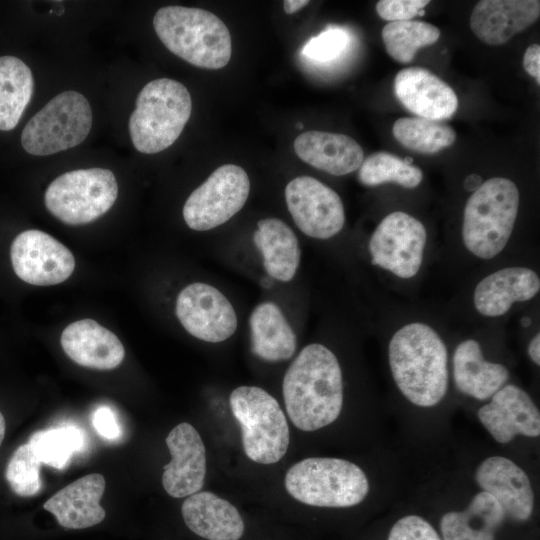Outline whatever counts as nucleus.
Here are the masks:
<instances>
[{"label":"nucleus","mask_w":540,"mask_h":540,"mask_svg":"<svg viewBox=\"0 0 540 540\" xmlns=\"http://www.w3.org/2000/svg\"><path fill=\"white\" fill-rule=\"evenodd\" d=\"M282 392L298 429L316 431L333 423L343 405V377L335 354L320 343L306 345L286 370Z\"/></svg>","instance_id":"obj_1"},{"label":"nucleus","mask_w":540,"mask_h":540,"mask_svg":"<svg viewBox=\"0 0 540 540\" xmlns=\"http://www.w3.org/2000/svg\"><path fill=\"white\" fill-rule=\"evenodd\" d=\"M392 377L402 395L419 407H433L448 389V353L428 324L412 322L398 329L388 346Z\"/></svg>","instance_id":"obj_2"},{"label":"nucleus","mask_w":540,"mask_h":540,"mask_svg":"<svg viewBox=\"0 0 540 540\" xmlns=\"http://www.w3.org/2000/svg\"><path fill=\"white\" fill-rule=\"evenodd\" d=\"M153 26L164 46L193 66L220 69L231 58L230 32L212 12L178 5L165 6L156 12Z\"/></svg>","instance_id":"obj_3"},{"label":"nucleus","mask_w":540,"mask_h":540,"mask_svg":"<svg viewBox=\"0 0 540 540\" xmlns=\"http://www.w3.org/2000/svg\"><path fill=\"white\" fill-rule=\"evenodd\" d=\"M520 203L516 184L507 178L484 181L468 198L462 223L466 249L481 259H492L507 245Z\"/></svg>","instance_id":"obj_4"},{"label":"nucleus","mask_w":540,"mask_h":540,"mask_svg":"<svg viewBox=\"0 0 540 540\" xmlns=\"http://www.w3.org/2000/svg\"><path fill=\"white\" fill-rule=\"evenodd\" d=\"M192 110L188 89L180 82L159 78L139 92L129 119L136 150L154 154L170 147L181 135Z\"/></svg>","instance_id":"obj_5"},{"label":"nucleus","mask_w":540,"mask_h":540,"mask_svg":"<svg viewBox=\"0 0 540 540\" xmlns=\"http://www.w3.org/2000/svg\"><path fill=\"white\" fill-rule=\"evenodd\" d=\"M284 484L294 499L315 507H352L369 492L368 478L358 465L331 457H310L293 464Z\"/></svg>","instance_id":"obj_6"},{"label":"nucleus","mask_w":540,"mask_h":540,"mask_svg":"<svg viewBox=\"0 0 540 540\" xmlns=\"http://www.w3.org/2000/svg\"><path fill=\"white\" fill-rule=\"evenodd\" d=\"M233 416L241 428L245 455L259 464H274L286 454L290 433L277 400L257 386H239L229 398Z\"/></svg>","instance_id":"obj_7"},{"label":"nucleus","mask_w":540,"mask_h":540,"mask_svg":"<svg viewBox=\"0 0 540 540\" xmlns=\"http://www.w3.org/2000/svg\"><path fill=\"white\" fill-rule=\"evenodd\" d=\"M118 185L112 171L104 168L66 172L47 187V210L68 225H84L103 216L113 206Z\"/></svg>","instance_id":"obj_8"},{"label":"nucleus","mask_w":540,"mask_h":540,"mask_svg":"<svg viewBox=\"0 0 540 540\" xmlns=\"http://www.w3.org/2000/svg\"><path fill=\"white\" fill-rule=\"evenodd\" d=\"M91 127L88 100L79 92L64 91L28 121L21 134V144L29 154L47 156L79 145Z\"/></svg>","instance_id":"obj_9"},{"label":"nucleus","mask_w":540,"mask_h":540,"mask_svg":"<svg viewBox=\"0 0 540 540\" xmlns=\"http://www.w3.org/2000/svg\"><path fill=\"white\" fill-rule=\"evenodd\" d=\"M250 192L247 172L235 164L218 167L187 198L183 218L195 231L214 229L237 214Z\"/></svg>","instance_id":"obj_10"},{"label":"nucleus","mask_w":540,"mask_h":540,"mask_svg":"<svg viewBox=\"0 0 540 540\" xmlns=\"http://www.w3.org/2000/svg\"><path fill=\"white\" fill-rule=\"evenodd\" d=\"M426 240L421 221L402 211L392 212L381 220L369 239L371 263L397 277L411 278L422 265Z\"/></svg>","instance_id":"obj_11"},{"label":"nucleus","mask_w":540,"mask_h":540,"mask_svg":"<svg viewBox=\"0 0 540 540\" xmlns=\"http://www.w3.org/2000/svg\"><path fill=\"white\" fill-rule=\"evenodd\" d=\"M288 211L306 236L326 240L337 235L345 224L340 196L311 176H299L285 187Z\"/></svg>","instance_id":"obj_12"},{"label":"nucleus","mask_w":540,"mask_h":540,"mask_svg":"<svg viewBox=\"0 0 540 540\" xmlns=\"http://www.w3.org/2000/svg\"><path fill=\"white\" fill-rule=\"evenodd\" d=\"M176 316L193 337L210 343L230 338L236 331V311L228 298L216 287L194 282L178 294Z\"/></svg>","instance_id":"obj_13"},{"label":"nucleus","mask_w":540,"mask_h":540,"mask_svg":"<svg viewBox=\"0 0 540 540\" xmlns=\"http://www.w3.org/2000/svg\"><path fill=\"white\" fill-rule=\"evenodd\" d=\"M10 258L15 274L31 285L62 283L75 269L71 251L51 235L36 229L23 231L15 237Z\"/></svg>","instance_id":"obj_14"},{"label":"nucleus","mask_w":540,"mask_h":540,"mask_svg":"<svg viewBox=\"0 0 540 540\" xmlns=\"http://www.w3.org/2000/svg\"><path fill=\"white\" fill-rule=\"evenodd\" d=\"M165 441L171 461L163 468L164 490L174 498L199 492L206 475V451L198 431L190 423L182 422Z\"/></svg>","instance_id":"obj_15"},{"label":"nucleus","mask_w":540,"mask_h":540,"mask_svg":"<svg viewBox=\"0 0 540 540\" xmlns=\"http://www.w3.org/2000/svg\"><path fill=\"white\" fill-rule=\"evenodd\" d=\"M477 416L481 424L501 444L516 435L538 437L540 413L531 397L520 387L508 384L501 387Z\"/></svg>","instance_id":"obj_16"},{"label":"nucleus","mask_w":540,"mask_h":540,"mask_svg":"<svg viewBox=\"0 0 540 540\" xmlns=\"http://www.w3.org/2000/svg\"><path fill=\"white\" fill-rule=\"evenodd\" d=\"M475 480L482 491L490 494L511 519L527 521L533 513L535 497L526 472L512 460L491 456L476 469Z\"/></svg>","instance_id":"obj_17"},{"label":"nucleus","mask_w":540,"mask_h":540,"mask_svg":"<svg viewBox=\"0 0 540 540\" xmlns=\"http://www.w3.org/2000/svg\"><path fill=\"white\" fill-rule=\"evenodd\" d=\"M394 91L400 103L421 118L435 121L448 119L458 107L454 90L423 67L400 70L394 79Z\"/></svg>","instance_id":"obj_18"},{"label":"nucleus","mask_w":540,"mask_h":540,"mask_svg":"<svg viewBox=\"0 0 540 540\" xmlns=\"http://www.w3.org/2000/svg\"><path fill=\"white\" fill-rule=\"evenodd\" d=\"M539 16L538 0H482L471 12L470 27L485 44L499 46L533 25Z\"/></svg>","instance_id":"obj_19"},{"label":"nucleus","mask_w":540,"mask_h":540,"mask_svg":"<svg viewBox=\"0 0 540 540\" xmlns=\"http://www.w3.org/2000/svg\"><path fill=\"white\" fill-rule=\"evenodd\" d=\"M60 343L72 361L91 369H114L125 356L119 338L92 319H82L67 325L61 334Z\"/></svg>","instance_id":"obj_20"},{"label":"nucleus","mask_w":540,"mask_h":540,"mask_svg":"<svg viewBox=\"0 0 540 540\" xmlns=\"http://www.w3.org/2000/svg\"><path fill=\"white\" fill-rule=\"evenodd\" d=\"M102 474L92 473L65 486L43 505L64 528L83 529L99 524L106 512L100 505L105 490Z\"/></svg>","instance_id":"obj_21"},{"label":"nucleus","mask_w":540,"mask_h":540,"mask_svg":"<svg viewBox=\"0 0 540 540\" xmlns=\"http://www.w3.org/2000/svg\"><path fill=\"white\" fill-rule=\"evenodd\" d=\"M540 290V279L526 267H507L484 277L476 286L473 302L483 316L498 317L516 302L532 299Z\"/></svg>","instance_id":"obj_22"},{"label":"nucleus","mask_w":540,"mask_h":540,"mask_svg":"<svg viewBox=\"0 0 540 540\" xmlns=\"http://www.w3.org/2000/svg\"><path fill=\"white\" fill-rule=\"evenodd\" d=\"M293 146L302 161L336 176L356 171L364 160L361 146L340 133L306 131L296 137Z\"/></svg>","instance_id":"obj_23"},{"label":"nucleus","mask_w":540,"mask_h":540,"mask_svg":"<svg viewBox=\"0 0 540 540\" xmlns=\"http://www.w3.org/2000/svg\"><path fill=\"white\" fill-rule=\"evenodd\" d=\"M181 513L186 526L207 540H239L244 533V521L236 507L209 491L187 496Z\"/></svg>","instance_id":"obj_24"},{"label":"nucleus","mask_w":540,"mask_h":540,"mask_svg":"<svg viewBox=\"0 0 540 540\" xmlns=\"http://www.w3.org/2000/svg\"><path fill=\"white\" fill-rule=\"evenodd\" d=\"M453 377L457 389L477 400L491 398L509 379L508 369L485 360L480 344L467 339L455 348Z\"/></svg>","instance_id":"obj_25"},{"label":"nucleus","mask_w":540,"mask_h":540,"mask_svg":"<svg viewBox=\"0 0 540 540\" xmlns=\"http://www.w3.org/2000/svg\"><path fill=\"white\" fill-rule=\"evenodd\" d=\"M249 328L251 350L258 358L268 362H282L294 355L296 334L276 303H259L250 314Z\"/></svg>","instance_id":"obj_26"},{"label":"nucleus","mask_w":540,"mask_h":540,"mask_svg":"<svg viewBox=\"0 0 540 540\" xmlns=\"http://www.w3.org/2000/svg\"><path fill=\"white\" fill-rule=\"evenodd\" d=\"M253 241L262 255L268 276L280 282H289L295 277L300 265L301 249L296 234L283 220H259Z\"/></svg>","instance_id":"obj_27"},{"label":"nucleus","mask_w":540,"mask_h":540,"mask_svg":"<svg viewBox=\"0 0 540 540\" xmlns=\"http://www.w3.org/2000/svg\"><path fill=\"white\" fill-rule=\"evenodd\" d=\"M505 517L496 499L481 491L465 510L447 512L442 516V540H495Z\"/></svg>","instance_id":"obj_28"},{"label":"nucleus","mask_w":540,"mask_h":540,"mask_svg":"<svg viewBox=\"0 0 540 540\" xmlns=\"http://www.w3.org/2000/svg\"><path fill=\"white\" fill-rule=\"evenodd\" d=\"M34 90L30 68L14 56L0 57V130L16 127Z\"/></svg>","instance_id":"obj_29"},{"label":"nucleus","mask_w":540,"mask_h":540,"mask_svg":"<svg viewBox=\"0 0 540 540\" xmlns=\"http://www.w3.org/2000/svg\"><path fill=\"white\" fill-rule=\"evenodd\" d=\"M392 133L402 146L421 154L437 153L456 140V133L448 124L421 117L397 119Z\"/></svg>","instance_id":"obj_30"},{"label":"nucleus","mask_w":540,"mask_h":540,"mask_svg":"<svg viewBox=\"0 0 540 540\" xmlns=\"http://www.w3.org/2000/svg\"><path fill=\"white\" fill-rule=\"evenodd\" d=\"M440 34L436 26L417 20L389 22L381 33L389 56L403 64L411 62L419 48L437 42Z\"/></svg>","instance_id":"obj_31"},{"label":"nucleus","mask_w":540,"mask_h":540,"mask_svg":"<svg viewBox=\"0 0 540 540\" xmlns=\"http://www.w3.org/2000/svg\"><path fill=\"white\" fill-rule=\"evenodd\" d=\"M37 459L55 469H64L85 444L81 429L65 425L33 433L28 441Z\"/></svg>","instance_id":"obj_32"},{"label":"nucleus","mask_w":540,"mask_h":540,"mask_svg":"<svg viewBox=\"0 0 540 540\" xmlns=\"http://www.w3.org/2000/svg\"><path fill=\"white\" fill-rule=\"evenodd\" d=\"M423 179V172L400 157L388 152H376L363 160L358 180L365 186L396 183L404 188H415Z\"/></svg>","instance_id":"obj_33"},{"label":"nucleus","mask_w":540,"mask_h":540,"mask_svg":"<svg viewBox=\"0 0 540 540\" xmlns=\"http://www.w3.org/2000/svg\"><path fill=\"white\" fill-rule=\"evenodd\" d=\"M40 465L41 462L28 443L19 446L12 454L5 471L11 490L21 497L37 495L42 489Z\"/></svg>","instance_id":"obj_34"},{"label":"nucleus","mask_w":540,"mask_h":540,"mask_svg":"<svg viewBox=\"0 0 540 540\" xmlns=\"http://www.w3.org/2000/svg\"><path fill=\"white\" fill-rule=\"evenodd\" d=\"M349 36L339 27H329L312 37L302 48V54L317 62H328L337 58L346 48Z\"/></svg>","instance_id":"obj_35"},{"label":"nucleus","mask_w":540,"mask_h":540,"mask_svg":"<svg viewBox=\"0 0 540 540\" xmlns=\"http://www.w3.org/2000/svg\"><path fill=\"white\" fill-rule=\"evenodd\" d=\"M387 540H442V538L424 518L407 515L395 522Z\"/></svg>","instance_id":"obj_36"},{"label":"nucleus","mask_w":540,"mask_h":540,"mask_svg":"<svg viewBox=\"0 0 540 540\" xmlns=\"http://www.w3.org/2000/svg\"><path fill=\"white\" fill-rule=\"evenodd\" d=\"M429 3V0H380L376 4V12L389 22L411 20Z\"/></svg>","instance_id":"obj_37"},{"label":"nucleus","mask_w":540,"mask_h":540,"mask_svg":"<svg viewBox=\"0 0 540 540\" xmlns=\"http://www.w3.org/2000/svg\"><path fill=\"white\" fill-rule=\"evenodd\" d=\"M96 432L103 438L113 440L120 435V428L114 413L108 407H99L92 417Z\"/></svg>","instance_id":"obj_38"},{"label":"nucleus","mask_w":540,"mask_h":540,"mask_svg":"<svg viewBox=\"0 0 540 540\" xmlns=\"http://www.w3.org/2000/svg\"><path fill=\"white\" fill-rule=\"evenodd\" d=\"M523 67L525 71L532 76L537 84H540V46L539 44L530 45L523 56Z\"/></svg>","instance_id":"obj_39"},{"label":"nucleus","mask_w":540,"mask_h":540,"mask_svg":"<svg viewBox=\"0 0 540 540\" xmlns=\"http://www.w3.org/2000/svg\"><path fill=\"white\" fill-rule=\"evenodd\" d=\"M528 354L531 360L539 365L540 364V334H536L528 345Z\"/></svg>","instance_id":"obj_40"},{"label":"nucleus","mask_w":540,"mask_h":540,"mask_svg":"<svg viewBox=\"0 0 540 540\" xmlns=\"http://www.w3.org/2000/svg\"><path fill=\"white\" fill-rule=\"evenodd\" d=\"M309 4L308 0H286L284 1V11L287 14H293Z\"/></svg>","instance_id":"obj_41"},{"label":"nucleus","mask_w":540,"mask_h":540,"mask_svg":"<svg viewBox=\"0 0 540 540\" xmlns=\"http://www.w3.org/2000/svg\"><path fill=\"white\" fill-rule=\"evenodd\" d=\"M5 428H6L5 419H4L3 414L0 412V446L5 436Z\"/></svg>","instance_id":"obj_42"},{"label":"nucleus","mask_w":540,"mask_h":540,"mask_svg":"<svg viewBox=\"0 0 540 540\" xmlns=\"http://www.w3.org/2000/svg\"><path fill=\"white\" fill-rule=\"evenodd\" d=\"M530 322H531L530 319H528L527 317L522 319L523 326H529Z\"/></svg>","instance_id":"obj_43"}]
</instances>
